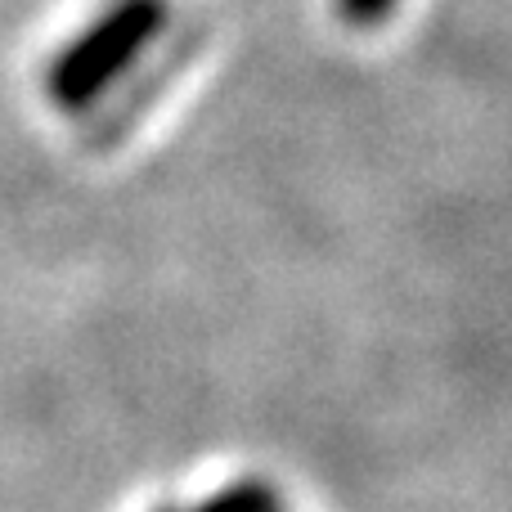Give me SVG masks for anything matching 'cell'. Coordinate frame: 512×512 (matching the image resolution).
Wrapping results in <instances>:
<instances>
[{
  "label": "cell",
  "mask_w": 512,
  "mask_h": 512,
  "mask_svg": "<svg viewBox=\"0 0 512 512\" xmlns=\"http://www.w3.org/2000/svg\"><path fill=\"white\" fill-rule=\"evenodd\" d=\"M198 512H274V495L265 486H234L221 490L212 504H203Z\"/></svg>",
  "instance_id": "7a4b0ae2"
},
{
  "label": "cell",
  "mask_w": 512,
  "mask_h": 512,
  "mask_svg": "<svg viewBox=\"0 0 512 512\" xmlns=\"http://www.w3.org/2000/svg\"><path fill=\"white\" fill-rule=\"evenodd\" d=\"M167 512H176V508H167Z\"/></svg>",
  "instance_id": "277c9868"
},
{
  "label": "cell",
  "mask_w": 512,
  "mask_h": 512,
  "mask_svg": "<svg viewBox=\"0 0 512 512\" xmlns=\"http://www.w3.org/2000/svg\"><path fill=\"white\" fill-rule=\"evenodd\" d=\"M167 27L162 0H117L86 32H77L50 68V95L59 108L77 113L90 99L104 95L126 68L144 54V45Z\"/></svg>",
  "instance_id": "6da1fadb"
},
{
  "label": "cell",
  "mask_w": 512,
  "mask_h": 512,
  "mask_svg": "<svg viewBox=\"0 0 512 512\" xmlns=\"http://www.w3.org/2000/svg\"><path fill=\"white\" fill-rule=\"evenodd\" d=\"M337 9H342V18L346 23H355V27H373V23H382V18L396 9V0H337Z\"/></svg>",
  "instance_id": "3957f363"
}]
</instances>
